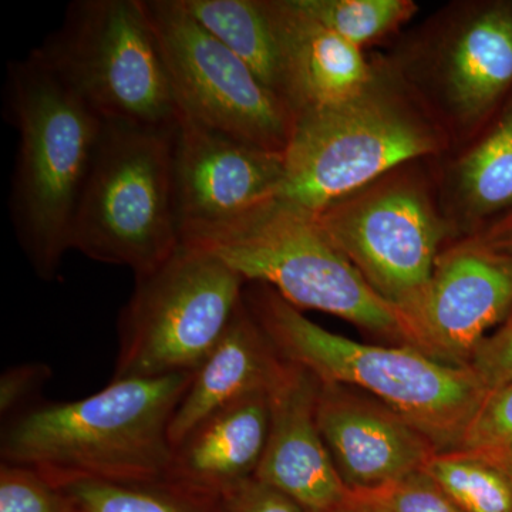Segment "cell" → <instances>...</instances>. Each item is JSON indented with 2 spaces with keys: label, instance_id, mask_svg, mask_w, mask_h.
<instances>
[{
  "label": "cell",
  "instance_id": "obj_1",
  "mask_svg": "<svg viewBox=\"0 0 512 512\" xmlns=\"http://www.w3.org/2000/svg\"><path fill=\"white\" fill-rule=\"evenodd\" d=\"M192 376L111 380L86 399L22 410L3 426L2 463L28 467L57 488L164 480L173 456L168 429Z\"/></svg>",
  "mask_w": 512,
  "mask_h": 512
},
{
  "label": "cell",
  "instance_id": "obj_2",
  "mask_svg": "<svg viewBox=\"0 0 512 512\" xmlns=\"http://www.w3.org/2000/svg\"><path fill=\"white\" fill-rule=\"evenodd\" d=\"M6 120L18 131L10 218L20 248L43 281H55L72 249L74 217L104 121L37 50L8 64Z\"/></svg>",
  "mask_w": 512,
  "mask_h": 512
},
{
  "label": "cell",
  "instance_id": "obj_3",
  "mask_svg": "<svg viewBox=\"0 0 512 512\" xmlns=\"http://www.w3.org/2000/svg\"><path fill=\"white\" fill-rule=\"evenodd\" d=\"M245 305L279 355L320 382L356 387L423 431L439 451L457 450L490 390L471 367L447 365L412 346L369 345L323 329L264 284L248 282Z\"/></svg>",
  "mask_w": 512,
  "mask_h": 512
},
{
  "label": "cell",
  "instance_id": "obj_4",
  "mask_svg": "<svg viewBox=\"0 0 512 512\" xmlns=\"http://www.w3.org/2000/svg\"><path fill=\"white\" fill-rule=\"evenodd\" d=\"M214 255L245 281L264 284L286 302L330 313L404 345L393 306L380 298L330 241L315 214L274 198L217 227L181 238Z\"/></svg>",
  "mask_w": 512,
  "mask_h": 512
},
{
  "label": "cell",
  "instance_id": "obj_5",
  "mask_svg": "<svg viewBox=\"0 0 512 512\" xmlns=\"http://www.w3.org/2000/svg\"><path fill=\"white\" fill-rule=\"evenodd\" d=\"M175 126L104 121L74 217L72 249L101 264L127 266L136 276L154 271L177 251Z\"/></svg>",
  "mask_w": 512,
  "mask_h": 512
},
{
  "label": "cell",
  "instance_id": "obj_6",
  "mask_svg": "<svg viewBox=\"0 0 512 512\" xmlns=\"http://www.w3.org/2000/svg\"><path fill=\"white\" fill-rule=\"evenodd\" d=\"M36 50L106 123L177 124L180 110L144 0H76Z\"/></svg>",
  "mask_w": 512,
  "mask_h": 512
},
{
  "label": "cell",
  "instance_id": "obj_7",
  "mask_svg": "<svg viewBox=\"0 0 512 512\" xmlns=\"http://www.w3.org/2000/svg\"><path fill=\"white\" fill-rule=\"evenodd\" d=\"M245 286L220 259L185 244L154 271L136 276L120 313L113 380L195 372L227 332Z\"/></svg>",
  "mask_w": 512,
  "mask_h": 512
},
{
  "label": "cell",
  "instance_id": "obj_8",
  "mask_svg": "<svg viewBox=\"0 0 512 512\" xmlns=\"http://www.w3.org/2000/svg\"><path fill=\"white\" fill-rule=\"evenodd\" d=\"M434 147L426 124L372 79L356 96L293 119L276 198L318 214Z\"/></svg>",
  "mask_w": 512,
  "mask_h": 512
},
{
  "label": "cell",
  "instance_id": "obj_9",
  "mask_svg": "<svg viewBox=\"0 0 512 512\" xmlns=\"http://www.w3.org/2000/svg\"><path fill=\"white\" fill-rule=\"evenodd\" d=\"M178 110L202 126L284 153L293 117L284 103L181 0H144Z\"/></svg>",
  "mask_w": 512,
  "mask_h": 512
},
{
  "label": "cell",
  "instance_id": "obj_10",
  "mask_svg": "<svg viewBox=\"0 0 512 512\" xmlns=\"http://www.w3.org/2000/svg\"><path fill=\"white\" fill-rule=\"evenodd\" d=\"M320 227L397 316L429 284L443 232L416 191L390 188L315 214Z\"/></svg>",
  "mask_w": 512,
  "mask_h": 512
},
{
  "label": "cell",
  "instance_id": "obj_11",
  "mask_svg": "<svg viewBox=\"0 0 512 512\" xmlns=\"http://www.w3.org/2000/svg\"><path fill=\"white\" fill-rule=\"evenodd\" d=\"M512 312V258L471 248L439 259L429 284L400 313L404 346L470 367L487 332Z\"/></svg>",
  "mask_w": 512,
  "mask_h": 512
},
{
  "label": "cell",
  "instance_id": "obj_12",
  "mask_svg": "<svg viewBox=\"0 0 512 512\" xmlns=\"http://www.w3.org/2000/svg\"><path fill=\"white\" fill-rule=\"evenodd\" d=\"M284 173L282 153L218 133L180 113L173 143L180 237L225 224L274 200Z\"/></svg>",
  "mask_w": 512,
  "mask_h": 512
},
{
  "label": "cell",
  "instance_id": "obj_13",
  "mask_svg": "<svg viewBox=\"0 0 512 512\" xmlns=\"http://www.w3.org/2000/svg\"><path fill=\"white\" fill-rule=\"evenodd\" d=\"M316 416L333 466L352 494L399 483L439 453L423 431L356 387L320 382Z\"/></svg>",
  "mask_w": 512,
  "mask_h": 512
},
{
  "label": "cell",
  "instance_id": "obj_14",
  "mask_svg": "<svg viewBox=\"0 0 512 512\" xmlns=\"http://www.w3.org/2000/svg\"><path fill=\"white\" fill-rule=\"evenodd\" d=\"M320 380L286 360L269 389V433L256 478L291 497L308 512H335L352 501L320 433Z\"/></svg>",
  "mask_w": 512,
  "mask_h": 512
},
{
  "label": "cell",
  "instance_id": "obj_15",
  "mask_svg": "<svg viewBox=\"0 0 512 512\" xmlns=\"http://www.w3.org/2000/svg\"><path fill=\"white\" fill-rule=\"evenodd\" d=\"M266 5L278 40L279 99L293 119L342 103L372 82L360 47L313 19L296 0Z\"/></svg>",
  "mask_w": 512,
  "mask_h": 512
},
{
  "label": "cell",
  "instance_id": "obj_16",
  "mask_svg": "<svg viewBox=\"0 0 512 512\" xmlns=\"http://www.w3.org/2000/svg\"><path fill=\"white\" fill-rule=\"evenodd\" d=\"M268 433V392L228 404L173 447L164 480L194 493L220 497L256 476Z\"/></svg>",
  "mask_w": 512,
  "mask_h": 512
},
{
  "label": "cell",
  "instance_id": "obj_17",
  "mask_svg": "<svg viewBox=\"0 0 512 512\" xmlns=\"http://www.w3.org/2000/svg\"><path fill=\"white\" fill-rule=\"evenodd\" d=\"M285 363L242 299L227 332L195 370L190 387L175 410L168 429L171 447L228 404L269 392Z\"/></svg>",
  "mask_w": 512,
  "mask_h": 512
},
{
  "label": "cell",
  "instance_id": "obj_18",
  "mask_svg": "<svg viewBox=\"0 0 512 512\" xmlns=\"http://www.w3.org/2000/svg\"><path fill=\"white\" fill-rule=\"evenodd\" d=\"M512 84V6L484 10L461 30L447 60V86L467 119L484 114Z\"/></svg>",
  "mask_w": 512,
  "mask_h": 512
},
{
  "label": "cell",
  "instance_id": "obj_19",
  "mask_svg": "<svg viewBox=\"0 0 512 512\" xmlns=\"http://www.w3.org/2000/svg\"><path fill=\"white\" fill-rule=\"evenodd\" d=\"M188 13L242 60L279 97L278 40L261 0H181ZM282 101V100H281Z\"/></svg>",
  "mask_w": 512,
  "mask_h": 512
},
{
  "label": "cell",
  "instance_id": "obj_20",
  "mask_svg": "<svg viewBox=\"0 0 512 512\" xmlns=\"http://www.w3.org/2000/svg\"><path fill=\"white\" fill-rule=\"evenodd\" d=\"M82 512H218V497L168 481H77L60 488Z\"/></svg>",
  "mask_w": 512,
  "mask_h": 512
},
{
  "label": "cell",
  "instance_id": "obj_21",
  "mask_svg": "<svg viewBox=\"0 0 512 512\" xmlns=\"http://www.w3.org/2000/svg\"><path fill=\"white\" fill-rule=\"evenodd\" d=\"M421 473L461 512H512V477L484 458L461 450L439 451Z\"/></svg>",
  "mask_w": 512,
  "mask_h": 512
},
{
  "label": "cell",
  "instance_id": "obj_22",
  "mask_svg": "<svg viewBox=\"0 0 512 512\" xmlns=\"http://www.w3.org/2000/svg\"><path fill=\"white\" fill-rule=\"evenodd\" d=\"M461 190L474 211L487 214L512 205V104L480 146L461 164Z\"/></svg>",
  "mask_w": 512,
  "mask_h": 512
},
{
  "label": "cell",
  "instance_id": "obj_23",
  "mask_svg": "<svg viewBox=\"0 0 512 512\" xmlns=\"http://www.w3.org/2000/svg\"><path fill=\"white\" fill-rule=\"evenodd\" d=\"M299 8L336 35L360 47L409 18L406 0H296Z\"/></svg>",
  "mask_w": 512,
  "mask_h": 512
},
{
  "label": "cell",
  "instance_id": "obj_24",
  "mask_svg": "<svg viewBox=\"0 0 512 512\" xmlns=\"http://www.w3.org/2000/svg\"><path fill=\"white\" fill-rule=\"evenodd\" d=\"M457 450L484 458L512 477V382L488 392Z\"/></svg>",
  "mask_w": 512,
  "mask_h": 512
},
{
  "label": "cell",
  "instance_id": "obj_25",
  "mask_svg": "<svg viewBox=\"0 0 512 512\" xmlns=\"http://www.w3.org/2000/svg\"><path fill=\"white\" fill-rule=\"evenodd\" d=\"M0 512H82L63 493L28 467L0 464Z\"/></svg>",
  "mask_w": 512,
  "mask_h": 512
},
{
  "label": "cell",
  "instance_id": "obj_26",
  "mask_svg": "<svg viewBox=\"0 0 512 512\" xmlns=\"http://www.w3.org/2000/svg\"><path fill=\"white\" fill-rule=\"evenodd\" d=\"M355 495L377 512H461L421 471L372 493Z\"/></svg>",
  "mask_w": 512,
  "mask_h": 512
},
{
  "label": "cell",
  "instance_id": "obj_27",
  "mask_svg": "<svg viewBox=\"0 0 512 512\" xmlns=\"http://www.w3.org/2000/svg\"><path fill=\"white\" fill-rule=\"evenodd\" d=\"M470 367L488 390L512 382V312L503 326L481 343Z\"/></svg>",
  "mask_w": 512,
  "mask_h": 512
},
{
  "label": "cell",
  "instance_id": "obj_28",
  "mask_svg": "<svg viewBox=\"0 0 512 512\" xmlns=\"http://www.w3.org/2000/svg\"><path fill=\"white\" fill-rule=\"evenodd\" d=\"M218 512H308L291 497L254 477L218 497Z\"/></svg>",
  "mask_w": 512,
  "mask_h": 512
},
{
  "label": "cell",
  "instance_id": "obj_29",
  "mask_svg": "<svg viewBox=\"0 0 512 512\" xmlns=\"http://www.w3.org/2000/svg\"><path fill=\"white\" fill-rule=\"evenodd\" d=\"M52 376L43 363H26L6 370L0 379V412L6 417L18 414V407L32 399Z\"/></svg>",
  "mask_w": 512,
  "mask_h": 512
},
{
  "label": "cell",
  "instance_id": "obj_30",
  "mask_svg": "<svg viewBox=\"0 0 512 512\" xmlns=\"http://www.w3.org/2000/svg\"><path fill=\"white\" fill-rule=\"evenodd\" d=\"M335 512H377L375 508L370 507L369 504L365 503V501L360 500L359 497H356L353 494L352 501L346 507L340 508V510Z\"/></svg>",
  "mask_w": 512,
  "mask_h": 512
}]
</instances>
